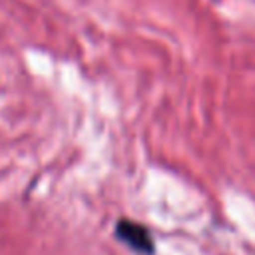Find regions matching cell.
<instances>
[{
	"mask_svg": "<svg viewBox=\"0 0 255 255\" xmlns=\"http://www.w3.org/2000/svg\"><path fill=\"white\" fill-rule=\"evenodd\" d=\"M118 235L124 237V241H128L133 249H141V251H151V239L147 235V231L135 223L129 221H122L118 225Z\"/></svg>",
	"mask_w": 255,
	"mask_h": 255,
	"instance_id": "cell-1",
	"label": "cell"
}]
</instances>
